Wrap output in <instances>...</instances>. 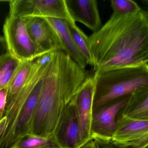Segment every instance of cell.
<instances>
[{
    "mask_svg": "<svg viewBox=\"0 0 148 148\" xmlns=\"http://www.w3.org/2000/svg\"><path fill=\"white\" fill-rule=\"evenodd\" d=\"M94 72L148 64V12L112 13L88 37Z\"/></svg>",
    "mask_w": 148,
    "mask_h": 148,
    "instance_id": "cell-1",
    "label": "cell"
},
{
    "mask_svg": "<svg viewBox=\"0 0 148 148\" xmlns=\"http://www.w3.org/2000/svg\"><path fill=\"white\" fill-rule=\"evenodd\" d=\"M88 76L64 51H55L43 77L29 134L53 138Z\"/></svg>",
    "mask_w": 148,
    "mask_h": 148,
    "instance_id": "cell-2",
    "label": "cell"
},
{
    "mask_svg": "<svg viewBox=\"0 0 148 148\" xmlns=\"http://www.w3.org/2000/svg\"><path fill=\"white\" fill-rule=\"evenodd\" d=\"M47 65H41L36 59L33 60L27 81L8 100L0 121V148H9L19 138L29 134Z\"/></svg>",
    "mask_w": 148,
    "mask_h": 148,
    "instance_id": "cell-3",
    "label": "cell"
},
{
    "mask_svg": "<svg viewBox=\"0 0 148 148\" xmlns=\"http://www.w3.org/2000/svg\"><path fill=\"white\" fill-rule=\"evenodd\" d=\"M93 110L117 99L148 86V64L94 72Z\"/></svg>",
    "mask_w": 148,
    "mask_h": 148,
    "instance_id": "cell-4",
    "label": "cell"
},
{
    "mask_svg": "<svg viewBox=\"0 0 148 148\" xmlns=\"http://www.w3.org/2000/svg\"><path fill=\"white\" fill-rule=\"evenodd\" d=\"M3 33L8 51L20 62L33 61L38 58L23 18L8 15L3 25Z\"/></svg>",
    "mask_w": 148,
    "mask_h": 148,
    "instance_id": "cell-5",
    "label": "cell"
},
{
    "mask_svg": "<svg viewBox=\"0 0 148 148\" xmlns=\"http://www.w3.org/2000/svg\"><path fill=\"white\" fill-rule=\"evenodd\" d=\"M9 2V16L54 18L74 22L65 0H11Z\"/></svg>",
    "mask_w": 148,
    "mask_h": 148,
    "instance_id": "cell-6",
    "label": "cell"
},
{
    "mask_svg": "<svg viewBox=\"0 0 148 148\" xmlns=\"http://www.w3.org/2000/svg\"><path fill=\"white\" fill-rule=\"evenodd\" d=\"M95 93L94 76H88L80 87L73 101L79 130V148L92 141L91 124Z\"/></svg>",
    "mask_w": 148,
    "mask_h": 148,
    "instance_id": "cell-7",
    "label": "cell"
},
{
    "mask_svg": "<svg viewBox=\"0 0 148 148\" xmlns=\"http://www.w3.org/2000/svg\"><path fill=\"white\" fill-rule=\"evenodd\" d=\"M116 123L110 140L114 147L148 148V120H135L121 114Z\"/></svg>",
    "mask_w": 148,
    "mask_h": 148,
    "instance_id": "cell-8",
    "label": "cell"
},
{
    "mask_svg": "<svg viewBox=\"0 0 148 148\" xmlns=\"http://www.w3.org/2000/svg\"><path fill=\"white\" fill-rule=\"evenodd\" d=\"M130 95L113 100L96 110L92 113V139L110 141L116 129V117L123 109Z\"/></svg>",
    "mask_w": 148,
    "mask_h": 148,
    "instance_id": "cell-9",
    "label": "cell"
},
{
    "mask_svg": "<svg viewBox=\"0 0 148 148\" xmlns=\"http://www.w3.org/2000/svg\"><path fill=\"white\" fill-rule=\"evenodd\" d=\"M23 18L37 49L38 57L50 52L61 50L56 32L45 18L26 17Z\"/></svg>",
    "mask_w": 148,
    "mask_h": 148,
    "instance_id": "cell-10",
    "label": "cell"
},
{
    "mask_svg": "<svg viewBox=\"0 0 148 148\" xmlns=\"http://www.w3.org/2000/svg\"><path fill=\"white\" fill-rule=\"evenodd\" d=\"M67 10L74 22L82 23L93 33L101 27L97 1L95 0H65Z\"/></svg>",
    "mask_w": 148,
    "mask_h": 148,
    "instance_id": "cell-11",
    "label": "cell"
},
{
    "mask_svg": "<svg viewBox=\"0 0 148 148\" xmlns=\"http://www.w3.org/2000/svg\"><path fill=\"white\" fill-rule=\"evenodd\" d=\"M60 148H79V130L73 104L53 136Z\"/></svg>",
    "mask_w": 148,
    "mask_h": 148,
    "instance_id": "cell-12",
    "label": "cell"
},
{
    "mask_svg": "<svg viewBox=\"0 0 148 148\" xmlns=\"http://www.w3.org/2000/svg\"><path fill=\"white\" fill-rule=\"evenodd\" d=\"M56 32L61 45V50L67 53L81 68L85 69L86 60L74 43L66 26V20L44 18Z\"/></svg>",
    "mask_w": 148,
    "mask_h": 148,
    "instance_id": "cell-13",
    "label": "cell"
},
{
    "mask_svg": "<svg viewBox=\"0 0 148 148\" xmlns=\"http://www.w3.org/2000/svg\"><path fill=\"white\" fill-rule=\"evenodd\" d=\"M121 114L131 119L148 120V86L130 94Z\"/></svg>",
    "mask_w": 148,
    "mask_h": 148,
    "instance_id": "cell-14",
    "label": "cell"
},
{
    "mask_svg": "<svg viewBox=\"0 0 148 148\" xmlns=\"http://www.w3.org/2000/svg\"><path fill=\"white\" fill-rule=\"evenodd\" d=\"M66 21L69 33L76 46L85 59L87 65L93 67L94 61L89 48L88 37L77 26L76 22L67 21Z\"/></svg>",
    "mask_w": 148,
    "mask_h": 148,
    "instance_id": "cell-15",
    "label": "cell"
},
{
    "mask_svg": "<svg viewBox=\"0 0 148 148\" xmlns=\"http://www.w3.org/2000/svg\"><path fill=\"white\" fill-rule=\"evenodd\" d=\"M33 61L20 62L8 86L7 101L22 88L31 73Z\"/></svg>",
    "mask_w": 148,
    "mask_h": 148,
    "instance_id": "cell-16",
    "label": "cell"
},
{
    "mask_svg": "<svg viewBox=\"0 0 148 148\" xmlns=\"http://www.w3.org/2000/svg\"><path fill=\"white\" fill-rule=\"evenodd\" d=\"M9 148H60L54 138L28 134L19 138Z\"/></svg>",
    "mask_w": 148,
    "mask_h": 148,
    "instance_id": "cell-17",
    "label": "cell"
},
{
    "mask_svg": "<svg viewBox=\"0 0 148 148\" xmlns=\"http://www.w3.org/2000/svg\"><path fill=\"white\" fill-rule=\"evenodd\" d=\"M20 63L9 52L0 58V90L8 86Z\"/></svg>",
    "mask_w": 148,
    "mask_h": 148,
    "instance_id": "cell-18",
    "label": "cell"
},
{
    "mask_svg": "<svg viewBox=\"0 0 148 148\" xmlns=\"http://www.w3.org/2000/svg\"><path fill=\"white\" fill-rule=\"evenodd\" d=\"M110 1L113 13L116 14H130L141 8L137 3L132 0H111Z\"/></svg>",
    "mask_w": 148,
    "mask_h": 148,
    "instance_id": "cell-19",
    "label": "cell"
},
{
    "mask_svg": "<svg viewBox=\"0 0 148 148\" xmlns=\"http://www.w3.org/2000/svg\"><path fill=\"white\" fill-rule=\"evenodd\" d=\"M8 94V86L0 90V121L2 119L5 114L7 103Z\"/></svg>",
    "mask_w": 148,
    "mask_h": 148,
    "instance_id": "cell-20",
    "label": "cell"
},
{
    "mask_svg": "<svg viewBox=\"0 0 148 148\" xmlns=\"http://www.w3.org/2000/svg\"><path fill=\"white\" fill-rule=\"evenodd\" d=\"M9 52L4 37L0 36V58Z\"/></svg>",
    "mask_w": 148,
    "mask_h": 148,
    "instance_id": "cell-21",
    "label": "cell"
},
{
    "mask_svg": "<svg viewBox=\"0 0 148 148\" xmlns=\"http://www.w3.org/2000/svg\"><path fill=\"white\" fill-rule=\"evenodd\" d=\"M95 140L98 145L99 148H114V146L110 141L95 139Z\"/></svg>",
    "mask_w": 148,
    "mask_h": 148,
    "instance_id": "cell-22",
    "label": "cell"
},
{
    "mask_svg": "<svg viewBox=\"0 0 148 148\" xmlns=\"http://www.w3.org/2000/svg\"><path fill=\"white\" fill-rule=\"evenodd\" d=\"M81 148H99L98 145L95 140H92Z\"/></svg>",
    "mask_w": 148,
    "mask_h": 148,
    "instance_id": "cell-23",
    "label": "cell"
}]
</instances>
